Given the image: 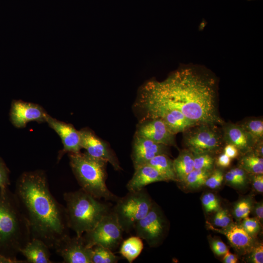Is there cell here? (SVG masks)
Masks as SVG:
<instances>
[{"label": "cell", "instance_id": "1", "mask_svg": "<svg viewBox=\"0 0 263 263\" xmlns=\"http://www.w3.org/2000/svg\"><path fill=\"white\" fill-rule=\"evenodd\" d=\"M217 80L206 69L182 67L162 82L152 81L141 95L176 109L197 123L221 126L225 122L218 111Z\"/></svg>", "mask_w": 263, "mask_h": 263}, {"label": "cell", "instance_id": "2", "mask_svg": "<svg viewBox=\"0 0 263 263\" xmlns=\"http://www.w3.org/2000/svg\"><path fill=\"white\" fill-rule=\"evenodd\" d=\"M15 194L28 220L31 239H38L54 249L60 240L69 235L65 207L52 195L44 171L22 173Z\"/></svg>", "mask_w": 263, "mask_h": 263}, {"label": "cell", "instance_id": "3", "mask_svg": "<svg viewBox=\"0 0 263 263\" xmlns=\"http://www.w3.org/2000/svg\"><path fill=\"white\" fill-rule=\"evenodd\" d=\"M31 240L29 225L15 194L0 188V255L17 263L20 250Z\"/></svg>", "mask_w": 263, "mask_h": 263}, {"label": "cell", "instance_id": "4", "mask_svg": "<svg viewBox=\"0 0 263 263\" xmlns=\"http://www.w3.org/2000/svg\"><path fill=\"white\" fill-rule=\"evenodd\" d=\"M67 223L77 236L93 229L110 210V207L81 188L65 192Z\"/></svg>", "mask_w": 263, "mask_h": 263}, {"label": "cell", "instance_id": "5", "mask_svg": "<svg viewBox=\"0 0 263 263\" xmlns=\"http://www.w3.org/2000/svg\"><path fill=\"white\" fill-rule=\"evenodd\" d=\"M70 165L82 189L100 200L116 202L119 197L108 188L104 160L90 156L86 152L69 153Z\"/></svg>", "mask_w": 263, "mask_h": 263}, {"label": "cell", "instance_id": "6", "mask_svg": "<svg viewBox=\"0 0 263 263\" xmlns=\"http://www.w3.org/2000/svg\"><path fill=\"white\" fill-rule=\"evenodd\" d=\"M116 203L113 211L123 232L129 233L133 230L137 222L148 213L153 202L143 188L129 191L123 197L119 198Z\"/></svg>", "mask_w": 263, "mask_h": 263}, {"label": "cell", "instance_id": "7", "mask_svg": "<svg viewBox=\"0 0 263 263\" xmlns=\"http://www.w3.org/2000/svg\"><path fill=\"white\" fill-rule=\"evenodd\" d=\"M219 126L199 123L185 131L183 132V139L186 149L196 153L213 154L221 150L225 144L222 128Z\"/></svg>", "mask_w": 263, "mask_h": 263}, {"label": "cell", "instance_id": "8", "mask_svg": "<svg viewBox=\"0 0 263 263\" xmlns=\"http://www.w3.org/2000/svg\"><path fill=\"white\" fill-rule=\"evenodd\" d=\"M123 232L116 215L111 210L93 229L84 233L83 236L90 247L101 245L113 251L122 242Z\"/></svg>", "mask_w": 263, "mask_h": 263}, {"label": "cell", "instance_id": "9", "mask_svg": "<svg viewBox=\"0 0 263 263\" xmlns=\"http://www.w3.org/2000/svg\"><path fill=\"white\" fill-rule=\"evenodd\" d=\"M136 104L145 112L147 118L160 119L175 134L183 132L199 124L188 118L180 111L157 103L142 95Z\"/></svg>", "mask_w": 263, "mask_h": 263}, {"label": "cell", "instance_id": "10", "mask_svg": "<svg viewBox=\"0 0 263 263\" xmlns=\"http://www.w3.org/2000/svg\"><path fill=\"white\" fill-rule=\"evenodd\" d=\"M163 215L154 203L146 215L137 222L133 230L136 236L145 240L150 246L157 245L166 229Z\"/></svg>", "mask_w": 263, "mask_h": 263}, {"label": "cell", "instance_id": "11", "mask_svg": "<svg viewBox=\"0 0 263 263\" xmlns=\"http://www.w3.org/2000/svg\"><path fill=\"white\" fill-rule=\"evenodd\" d=\"M56 252L64 263H92L93 247L88 246L83 236L67 235L55 246Z\"/></svg>", "mask_w": 263, "mask_h": 263}, {"label": "cell", "instance_id": "12", "mask_svg": "<svg viewBox=\"0 0 263 263\" xmlns=\"http://www.w3.org/2000/svg\"><path fill=\"white\" fill-rule=\"evenodd\" d=\"M48 114L38 104L14 100L11 103L10 119L15 127L23 128L29 122H46Z\"/></svg>", "mask_w": 263, "mask_h": 263}, {"label": "cell", "instance_id": "13", "mask_svg": "<svg viewBox=\"0 0 263 263\" xmlns=\"http://www.w3.org/2000/svg\"><path fill=\"white\" fill-rule=\"evenodd\" d=\"M79 132L81 148L85 149L87 153L106 161L115 170L121 169L117 157L106 143L88 129L83 128Z\"/></svg>", "mask_w": 263, "mask_h": 263}, {"label": "cell", "instance_id": "14", "mask_svg": "<svg viewBox=\"0 0 263 263\" xmlns=\"http://www.w3.org/2000/svg\"><path fill=\"white\" fill-rule=\"evenodd\" d=\"M135 135L168 147H177L175 134L158 118H149L139 124Z\"/></svg>", "mask_w": 263, "mask_h": 263}, {"label": "cell", "instance_id": "15", "mask_svg": "<svg viewBox=\"0 0 263 263\" xmlns=\"http://www.w3.org/2000/svg\"><path fill=\"white\" fill-rule=\"evenodd\" d=\"M46 122L60 137L63 148L59 152L58 160L66 153H78L82 149L79 131L71 124L59 121L48 114Z\"/></svg>", "mask_w": 263, "mask_h": 263}, {"label": "cell", "instance_id": "16", "mask_svg": "<svg viewBox=\"0 0 263 263\" xmlns=\"http://www.w3.org/2000/svg\"><path fill=\"white\" fill-rule=\"evenodd\" d=\"M168 147L135 135L131 155L134 169L145 164L157 155L168 154Z\"/></svg>", "mask_w": 263, "mask_h": 263}, {"label": "cell", "instance_id": "17", "mask_svg": "<svg viewBox=\"0 0 263 263\" xmlns=\"http://www.w3.org/2000/svg\"><path fill=\"white\" fill-rule=\"evenodd\" d=\"M221 128L225 144L234 145L243 155L252 151L255 145L254 141L239 124L224 122Z\"/></svg>", "mask_w": 263, "mask_h": 263}, {"label": "cell", "instance_id": "18", "mask_svg": "<svg viewBox=\"0 0 263 263\" xmlns=\"http://www.w3.org/2000/svg\"><path fill=\"white\" fill-rule=\"evenodd\" d=\"M134 170L132 178L126 186L129 191L141 190L146 186L155 182L166 181L157 170L148 164L141 166Z\"/></svg>", "mask_w": 263, "mask_h": 263}, {"label": "cell", "instance_id": "19", "mask_svg": "<svg viewBox=\"0 0 263 263\" xmlns=\"http://www.w3.org/2000/svg\"><path fill=\"white\" fill-rule=\"evenodd\" d=\"M50 248L38 239H31L20 250L27 263H52Z\"/></svg>", "mask_w": 263, "mask_h": 263}, {"label": "cell", "instance_id": "20", "mask_svg": "<svg viewBox=\"0 0 263 263\" xmlns=\"http://www.w3.org/2000/svg\"><path fill=\"white\" fill-rule=\"evenodd\" d=\"M224 233L232 245L237 250L246 251L252 247V237L242 225H233L224 231Z\"/></svg>", "mask_w": 263, "mask_h": 263}, {"label": "cell", "instance_id": "21", "mask_svg": "<svg viewBox=\"0 0 263 263\" xmlns=\"http://www.w3.org/2000/svg\"><path fill=\"white\" fill-rule=\"evenodd\" d=\"M173 164L177 181L183 182L194 169L192 152L187 149L181 150L178 156L173 160Z\"/></svg>", "mask_w": 263, "mask_h": 263}, {"label": "cell", "instance_id": "22", "mask_svg": "<svg viewBox=\"0 0 263 263\" xmlns=\"http://www.w3.org/2000/svg\"><path fill=\"white\" fill-rule=\"evenodd\" d=\"M145 164H148L157 170L166 181H177L174 172L173 160L166 154H161L154 156ZM145 165V164H144Z\"/></svg>", "mask_w": 263, "mask_h": 263}, {"label": "cell", "instance_id": "23", "mask_svg": "<svg viewBox=\"0 0 263 263\" xmlns=\"http://www.w3.org/2000/svg\"><path fill=\"white\" fill-rule=\"evenodd\" d=\"M143 248L142 239L137 236H131L122 241L119 252L129 263H132L139 256Z\"/></svg>", "mask_w": 263, "mask_h": 263}, {"label": "cell", "instance_id": "24", "mask_svg": "<svg viewBox=\"0 0 263 263\" xmlns=\"http://www.w3.org/2000/svg\"><path fill=\"white\" fill-rule=\"evenodd\" d=\"M251 152L243 155L239 161V167L252 174H263V157Z\"/></svg>", "mask_w": 263, "mask_h": 263}, {"label": "cell", "instance_id": "25", "mask_svg": "<svg viewBox=\"0 0 263 263\" xmlns=\"http://www.w3.org/2000/svg\"><path fill=\"white\" fill-rule=\"evenodd\" d=\"M239 124L251 136L255 145L263 140L262 118H248L244 120Z\"/></svg>", "mask_w": 263, "mask_h": 263}, {"label": "cell", "instance_id": "26", "mask_svg": "<svg viewBox=\"0 0 263 263\" xmlns=\"http://www.w3.org/2000/svg\"><path fill=\"white\" fill-rule=\"evenodd\" d=\"M120 259L108 248L101 245L93 247L92 263H116Z\"/></svg>", "mask_w": 263, "mask_h": 263}, {"label": "cell", "instance_id": "27", "mask_svg": "<svg viewBox=\"0 0 263 263\" xmlns=\"http://www.w3.org/2000/svg\"><path fill=\"white\" fill-rule=\"evenodd\" d=\"M212 171L194 169L187 176L183 182L191 188H198L205 185L206 180Z\"/></svg>", "mask_w": 263, "mask_h": 263}, {"label": "cell", "instance_id": "28", "mask_svg": "<svg viewBox=\"0 0 263 263\" xmlns=\"http://www.w3.org/2000/svg\"><path fill=\"white\" fill-rule=\"evenodd\" d=\"M192 153L195 169L212 170L215 161L212 154L207 152Z\"/></svg>", "mask_w": 263, "mask_h": 263}, {"label": "cell", "instance_id": "29", "mask_svg": "<svg viewBox=\"0 0 263 263\" xmlns=\"http://www.w3.org/2000/svg\"><path fill=\"white\" fill-rule=\"evenodd\" d=\"M201 201L207 212H216L220 208L218 199L212 193L208 192L204 194L201 199Z\"/></svg>", "mask_w": 263, "mask_h": 263}, {"label": "cell", "instance_id": "30", "mask_svg": "<svg viewBox=\"0 0 263 263\" xmlns=\"http://www.w3.org/2000/svg\"><path fill=\"white\" fill-rule=\"evenodd\" d=\"M251 210V202L248 200H242L235 206L234 214L236 218L244 219L248 216Z\"/></svg>", "mask_w": 263, "mask_h": 263}, {"label": "cell", "instance_id": "31", "mask_svg": "<svg viewBox=\"0 0 263 263\" xmlns=\"http://www.w3.org/2000/svg\"><path fill=\"white\" fill-rule=\"evenodd\" d=\"M224 179V174L220 169L212 171L206 181L205 185L211 189L217 188L221 186Z\"/></svg>", "mask_w": 263, "mask_h": 263}, {"label": "cell", "instance_id": "32", "mask_svg": "<svg viewBox=\"0 0 263 263\" xmlns=\"http://www.w3.org/2000/svg\"><path fill=\"white\" fill-rule=\"evenodd\" d=\"M231 219L226 209L220 208L216 211L214 218V223L215 225L226 228L230 224Z\"/></svg>", "mask_w": 263, "mask_h": 263}, {"label": "cell", "instance_id": "33", "mask_svg": "<svg viewBox=\"0 0 263 263\" xmlns=\"http://www.w3.org/2000/svg\"><path fill=\"white\" fill-rule=\"evenodd\" d=\"M10 170L3 159L0 157V188L3 189L10 185Z\"/></svg>", "mask_w": 263, "mask_h": 263}, {"label": "cell", "instance_id": "34", "mask_svg": "<svg viewBox=\"0 0 263 263\" xmlns=\"http://www.w3.org/2000/svg\"><path fill=\"white\" fill-rule=\"evenodd\" d=\"M242 227L250 235L257 233L260 229L259 221L256 219L250 218L248 217L244 219Z\"/></svg>", "mask_w": 263, "mask_h": 263}, {"label": "cell", "instance_id": "35", "mask_svg": "<svg viewBox=\"0 0 263 263\" xmlns=\"http://www.w3.org/2000/svg\"><path fill=\"white\" fill-rule=\"evenodd\" d=\"M250 259V261L254 263H263V245L262 243L254 247Z\"/></svg>", "mask_w": 263, "mask_h": 263}, {"label": "cell", "instance_id": "36", "mask_svg": "<svg viewBox=\"0 0 263 263\" xmlns=\"http://www.w3.org/2000/svg\"><path fill=\"white\" fill-rule=\"evenodd\" d=\"M211 247L214 253L218 256L224 255L228 251L225 244L219 240L213 241Z\"/></svg>", "mask_w": 263, "mask_h": 263}, {"label": "cell", "instance_id": "37", "mask_svg": "<svg viewBox=\"0 0 263 263\" xmlns=\"http://www.w3.org/2000/svg\"><path fill=\"white\" fill-rule=\"evenodd\" d=\"M252 185L255 190L258 192H263V174H252Z\"/></svg>", "mask_w": 263, "mask_h": 263}, {"label": "cell", "instance_id": "38", "mask_svg": "<svg viewBox=\"0 0 263 263\" xmlns=\"http://www.w3.org/2000/svg\"><path fill=\"white\" fill-rule=\"evenodd\" d=\"M231 169L238 179L240 186L245 184L247 179V172L240 167L233 168Z\"/></svg>", "mask_w": 263, "mask_h": 263}, {"label": "cell", "instance_id": "39", "mask_svg": "<svg viewBox=\"0 0 263 263\" xmlns=\"http://www.w3.org/2000/svg\"><path fill=\"white\" fill-rule=\"evenodd\" d=\"M224 147V152L231 159L236 158L240 154L237 148L232 144H226Z\"/></svg>", "mask_w": 263, "mask_h": 263}, {"label": "cell", "instance_id": "40", "mask_svg": "<svg viewBox=\"0 0 263 263\" xmlns=\"http://www.w3.org/2000/svg\"><path fill=\"white\" fill-rule=\"evenodd\" d=\"M231 162V159L224 152L221 153L216 160L217 166L221 168L228 167L230 165Z\"/></svg>", "mask_w": 263, "mask_h": 263}, {"label": "cell", "instance_id": "41", "mask_svg": "<svg viewBox=\"0 0 263 263\" xmlns=\"http://www.w3.org/2000/svg\"><path fill=\"white\" fill-rule=\"evenodd\" d=\"M224 178L226 182L233 186H240L236 177L231 169L229 170L224 175Z\"/></svg>", "mask_w": 263, "mask_h": 263}, {"label": "cell", "instance_id": "42", "mask_svg": "<svg viewBox=\"0 0 263 263\" xmlns=\"http://www.w3.org/2000/svg\"><path fill=\"white\" fill-rule=\"evenodd\" d=\"M254 213L258 221H262L263 219V205L261 202L256 205L254 207Z\"/></svg>", "mask_w": 263, "mask_h": 263}, {"label": "cell", "instance_id": "43", "mask_svg": "<svg viewBox=\"0 0 263 263\" xmlns=\"http://www.w3.org/2000/svg\"><path fill=\"white\" fill-rule=\"evenodd\" d=\"M223 261L225 263H236L238 262L237 257L228 251L225 255Z\"/></svg>", "mask_w": 263, "mask_h": 263}, {"label": "cell", "instance_id": "44", "mask_svg": "<svg viewBox=\"0 0 263 263\" xmlns=\"http://www.w3.org/2000/svg\"><path fill=\"white\" fill-rule=\"evenodd\" d=\"M0 263H17L11 259L0 255Z\"/></svg>", "mask_w": 263, "mask_h": 263}]
</instances>
